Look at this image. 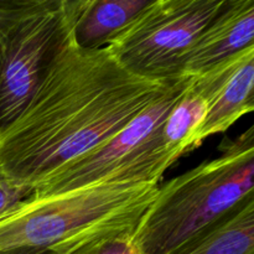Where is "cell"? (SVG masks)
<instances>
[{
  "mask_svg": "<svg viewBox=\"0 0 254 254\" xmlns=\"http://www.w3.org/2000/svg\"><path fill=\"white\" fill-rule=\"evenodd\" d=\"M68 34L64 0H19L0 36V133L27 103Z\"/></svg>",
  "mask_w": 254,
  "mask_h": 254,
  "instance_id": "5b68a950",
  "label": "cell"
},
{
  "mask_svg": "<svg viewBox=\"0 0 254 254\" xmlns=\"http://www.w3.org/2000/svg\"><path fill=\"white\" fill-rule=\"evenodd\" d=\"M32 192L31 186L15 181L0 168V216L31 196Z\"/></svg>",
  "mask_w": 254,
  "mask_h": 254,
  "instance_id": "4fadbf2b",
  "label": "cell"
},
{
  "mask_svg": "<svg viewBox=\"0 0 254 254\" xmlns=\"http://www.w3.org/2000/svg\"><path fill=\"white\" fill-rule=\"evenodd\" d=\"M207 112L189 143L188 154L210 136L225 133L254 109V46L221 62Z\"/></svg>",
  "mask_w": 254,
  "mask_h": 254,
  "instance_id": "52a82bcc",
  "label": "cell"
},
{
  "mask_svg": "<svg viewBox=\"0 0 254 254\" xmlns=\"http://www.w3.org/2000/svg\"><path fill=\"white\" fill-rule=\"evenodd\" d=\"M216 82V68L190 77L185 92L169 112L160 128L164 145L179 155L188 154L189 143L207 112Z\"/></svg>",
  "mask_w": 254,
  "mask_h": 254,
  "instance_id": "8fae6325",
  "label": "cell"
},
{
  "mask_svg": "<svg viewBox=\"0 0 254 254\" xmlns=\"http://www.w3.org/2000/svg\"><path fill=\"white\" fill-rule=\"evenodd\" d=\"M19 0H0V36L14 15Z\"/></svg>",
  "mask_w": 254,
  "mask_h": 254,
  "instance_id": "5bb4252c",
  "label": "cell"
},
{
  "mask_svg": "<svg viewBox=\"0 0 254 254\" xmlns=\"http://www.w3.org/2000/svg\"><path fill=\"white\" fill-rule=\"evenodd\" d=\"M254 1L225 0L186 55L183 77H196L254 46Z\"/></svg>",
  "mask_w": 254,
  "mask_h": 254,
  "instance_id": "ba28073f",
  "label": "cell"
},
{
  "mask_svg": "<svg viewBox=\"0 0 254 254\" xmlns=\"http://www.w3.org/2000/svg\"><path fill=\"white\" fill-rule=\"evenodd\" d=\"M74 44L84 50L103 49L149 0H64Z\"/></svg>",
  "mask_w": 254,
  "mask_h": 254,
  "instance_id": "9c48e42d",
  "label": "cell"
},
{
  "mask_svg": "<svg viewBox=\"0 0 254 254\" xmlns=\"http://www.w3.org/2000/svg\"><path fill=\"white\" fill-rule=\"evenodd\" d=\"M190 77H181L117 135L73 163L35 184L32 195L49 196L98 183L117 170L160 129L169 112L185 92Z\"/></svg>",
  "mask_w": 254,
  "mask_h": 254,
  "instance_id": "8992f818",
  "label": "cell"
},
{
  "mask_svg": "<svg viewBox=\"0 0 254 254\" xmlns=\"http://www.w3.org/2000/svg\"><path fill=\"white\" fill-rule=\"evenodd\" d=\"M220 156L158 188L133 240L143 254H170L253 197L254 128L223 140Z\"/></svg>",
  "mask_w": 254,
  "mask_h": 254,
  "instance_id": "7a4b0ae2",
  "label": "cell"
},
{
  "mask_svg": "<svg viewBox=\"0 0 254 254\" xmlns=\"http://www.w3.org/2000/svg\"><path fill=\"white\" fill-rule=\"evenodd\" d=\"M225 0H149L107 45L119 64L144 78L174 82L196 39Z\"/></svg>",
  "mask_w": 254,
  "mask_h": 254,
  "instance_id": "277c9868",
  "label": "cell"
},
{
  "mask_svg": "<svg viewBox=\"0 0 254 254\" xmlns=\"http://www.w3.org/2000/svg\"><path fill=\"white\" fill-rule=\"evenodd\" d=\"M170 254H254V196Z\"/></svg>",
  "mask_w": 254,
  "mask_h": 254,
  "instance_id": "30bf717a",
  "label": "cell"
},
{
  "mask_svg": "<svg viewBox=\"0 0 254 254\" xmlns=\"http://www.w3.org/2000/svg\"><path fill=\"white\" fill-rule=\"evenodd\" d=\"M159 184L103 179L49 196L31 195L0 216V250L55 252L93 237L135 231Z\"/></svg>",
  "mask_w": 254,
  "mask_h": 254,
  "instance_id": "3957f363",
  "label": "cell"
},
{
  "mask_svg": "<svg viewBox=\"0 0 254 254\" xmlns=\"http://www.w3.org/2000/svg\"><path fill=\"white\" fill-rule=\"evenodd\" d=\"M174 82L136 76L107 46L81 49L69 32L27 103L0 133V168L34 188L117 135Z\"/></svg>",
  "mask_w": 254,
  "mask_h": 254,
  "instance_id": "6da1fadb",
  "label": "cell"
},
{
  "mask_svg": "<svg viewBox=\"0 0 254 254\" xmlns=\"http://www.w3.org/2000/svg\"><path fill=\"white\" fill-rule=\"evenodd\" d=\"M0 254H57L55 251L47 248H10L0 250Z\"/></svg>",
  "mask_w": 254,
  "mask_h": 254,
  "instance_id": "9a60e30c",
  "label": "cell"
},
{
  "mask_svg": "<svg viewBox=\"0 0 254 254\" xmlns=\"http://www.w3.org/2000/svg\"><path fill=\"white\" fill-rule=\"evenodd\" d=\"M134 231H118L72 245L57 254H143L133 240Z\"/></svg>",
  "mask_w": 254,
  "mask_h": 254,
  "instance_id": "7c38bea8",
  "label": "cell"
}]
</instances>
